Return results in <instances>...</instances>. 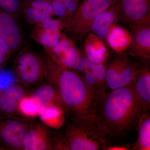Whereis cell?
<instances>
[{
	"mask_svg": "<svg viewBox=\"0 0 150 150\" xmlns=\"http://www.w3.org/2000/svg\"><path fill=\"white\" fill-rule=\"evenodd\" d=\"M145 112L133 84L105 92L100 96L96 109L97 117L111 139L124 137L136 129Z\"/></svg>",
	"mask_w": 150,
	"mask_h": 150,
	"instance_id": "6da1fadb",
	"label": "cell"
},
{
	"mask_svg": "<svg viewBox=\"0 0 150 150\" xmlns=\"http://www.w3.org/2000/svg\"><path fill=\"white\" fill-rule=\"evenodd\" d=\"M44 58L45 79L56 88L66 113L72 120L96 115L99 95L91 89L77 73L59 67L47 55Z\"/></svg>",
	"mask_w": 150,
	"mask_h": 150,
	"instance_id": "7a4b0ae2",
	"label": "cell"
},
{
	"mask_svg": "<svg viewBox=\"0 0 150 150\" xmlns=\"http://www.w3.org/2000/svg\"><path fill=\"white\" fill-rule=\"evenodd\" d=\"M64 134L70 150H105L109 145V137L96 115L72 120Z\"/></svg>",
	"mask_w": 150,
	"mask_h": 150,
	"instance_id": "3957f363",
	"label": "cell"
},
{
	"mask_svg": "<svg viewBox=\"0 0 150 150\" xmlns=\"http://www.w3.org/2000/svg\"><path fill=\"white\" fill-rule=\"evenodd\" d=\"M45 68L44 57L26 48L17 55L12 73L20 83L32 87L40 84L45 79Z\"/></svg>",
	"mask_w": 150,
	"mask_h": 150,
	"instance_id": "277c9868",
	"label": "cell"
},
{
	"mask_svg": "<svg viewBox=\"0 0 150 150\" xmlns=\"http://www.w3.org/2000/svg\"><path fill=\"white\" fill-rule=\"evenodd\" d=\"M117 0H82L71 18L66 24L67 32L76 39L87 34L97 17Z\"/></svg>",
	"mask_w": 150,
	"mask_h": 150,
	"instance_id": "5b68a950",
	"label": "cell"
},
{
	"mask_svg": "<svg viewBox=\"0 0 150 150\" xmlns=\"http://www.w3.org/2000/svg\"><path fill=\"white\" fill-rule=\"evenodd\" d=\"M30 122L9 118L0 119V146L5 150H24Z\"/></svg>",
	"mask_w": 150,
	"mask_h": 150,
	"instance_id": "8992f818",
	"label": "cell"
},
{
	"mask_svg": "<svg viewBox=\"0 0 150 150\" xmlns=\"http://www.w3.org/2000/svg\"><path fill=\"white\" fill-rule=\"evenodd\" d=\"M66 22L61 19L52 18L43 23L33 26L30 36L41 45L46 53L56 46L62 38V31L65 28Z\"/></svg>",
	"mask_w": 150,
	"mask_h": 150,
	"instance_id": "52a82bcc",
	"label": "cell"
},
{
	"mask_svg": "<svg viewBox=\"0 0 150 150\" xmlns=\"http://www.w3.org/2000/svg\"><path fill=\"white\" fill-rule=\"evenodd\" d=\"M16 19L0 8V37L10 48L12 53L20 49L24 35Z\"/></svg>",
	"mask_w": 150,
	"mask_h": 150,
	"instance_id": "ba28073f",
	"label": "cell"
},
{
	"mask_svg": "<svg viewBox=\"0 0 150 150\" xmlns=\"http://www.w3.org/2000/svg\"><path fill=\"white\" fill-rule=\"evenodd\" d=\"M122 18L130 27L150 24V0H121Z\"/></svg>",
	"mask_w": 150,
	"mask_h": 150,
	"instance_id": "9c48e42d",
	"label": "cell"
},
{
	"mask_svg": "<svg viewBox=\"0 0 150 150\" xmlns=\"http://www.w3.org/2000/svg\"><path fill=\"white\" fill-rule=\"evenodd\" d=\"M22 16L30 25L35 26L47 22L55 16L47 0H23Z\"/></svg>",
	"mask_w": 150,
	"mask_h": 150,
	"instance_id": "30bf717a",
	"label": "cell"
},
{
	"mask_svg": "<svg viewBox=\"0 0 150 150\" xmlns=\"http://www.w3.org/2000/svg\"><path fill=\"white\" fill-rule=\"evenodd\" d=\"M132 41L128 49L134 57L145 59L150 58V24L130 27Z\"/></svg>",
	"mask_w": 150,
	"mask_h": 150,
	"instance_id": "8fae6325",
	"label": "cell"
},
{
	"mask_svg": "<svg viewBox=\"0 0 150 150\" xmlns=\"http://www.w3.org/2000/svg\"><path fill=\"white\" fill-rule=\"evenodd\" d=\"M23 86L13 84L3 90L0 96V119L13 118L20 101L26 95Z\"/></svg>",
	"mask_w": 150,
	"mask_h": 150,
	"instance_id": "7c38bea8",
	"label": "cell"
},
{
	"mask_svg": "<svg viewBox=\"0 0 150 150\" xmlns=\"http://www.w3.org/2000/svg\"><path fill=\"white\" fill-rule=\"evenodd\" d=\"M51 133L43 123H30L24 150H52Z\"/></svg>",
	"mask_w": 150,
	"mask_h": 150,
	"instance_id": "4fadbf2b",
	"label": "cell"
},
{
	"mask_svg": "<svg viewBox=\"0 0 150 150\" xmlns=\"http://www.w3.org/2000/svg\"><path fill=\"white\" fill-rule=\"evenodd\" d=\"M86 57L92 64H104L108 53L103 40L92 33H88L84 43Z\"/></svg>",
	"mask_w": 150,
	"mask_h": 150,
	"instance_id": "5bb4252c",
	"label": "cell"
},
{
	"mask_svg": "<svg viewBox=\"0 0 150 150\" xmlns=\"http://www.w3.org/2000/svg\"><path fill=\"white\" fill-rule=\"evenodd\" d=\"M133 84L142 101L145 112H149L150 108L149 68L145 66L138 67Z\"/></svg>",
	"mask_w": 150,
	"mask_h": 150,
	"instance_id": "9a60e30c",
	"label": "cell"
},
{
	"mask_svg": "<svg viewBox=\"0 0 150 150\" xmlns=\"http://www.w3.org/2000/svg\"><path fill=\"white\" fill-rule=\"evenodd\" d=\"M121 19V0H117L108 8L97 17L91 25L88 33L95 34L102 26L109 25H117Z\"/></svg>",
	"mask_w": 150,
	"mask_h": 150,
	"instance_id": "2e32d148",
	"label": "cell"
},
{
	"mask_svg": "<svg viewBox=\"0 0 150 150\" xmlns=\"http://www.w3.org/2000/svg\"><path fill=\"white\" fill-rule=\"evenodd\" d=\"M105 40L112 50L121 54L129 49L132 37L130 32L123 26L117 24L110 30Z\"/></svg>",
	"mask_w": 150,
	"mask_h": 150,
	"instance_id": "e0dca14e",
	"label": "cell"
},
{
	"mask_svg": "<svg viewBox=\"0 0 150 150\" xmlns=\"http://www.w3.org/2000/svg\"><path fill=\"white\" fill-rule=\"evenodd\" d=\"M65 113L64 110L59 105L49 104L42 106L38 116L43 124L47 127L58 129L64 124Z\"/></svg>",
	"mask_w": 150,
	"mask_h": 150,
	"instance_id": "ac0fdd59",
	"label": "cell"
},
{
	"mask_svg": "<svg viewBox=\"0 0 150 150\" xmlns=\"http://www.w3.org/2000/svg\"><path fill=\"white\" fill-rule=\"evenodd\" d=\"M136 129L138 131L137 141L133 145V150H150V115L143 113Z\"/></svg>",
	"mask_w": 150,
	"mask_h": 150,
	"instance_id": "d6986e66",
	"label": "cell"
},
{
	"mask_svg": "<svg viewBox=\"0 0 150 150\" xmlns=\"http://www.w3.org/2000/svg\"><path fill=\"white\" fill-rule=\"evenodd\" d=\"M38 99L42 106L49 104H55L65 108L58 92L54 86L48 83L40 86L31 95Z\"/></svg>",
	"mask_w": 150,
	"mask_h": 150,
	"instance_id": "ffe728a7",
	"label": "cell"
},
{
	"mask_svg": "<svg viewBox=\"0 0 150 150\" xmlns=\"http://www.w3.org/2000/svg\"><path fill=\"white\" fill-rule=\"evenodd\" d=\"M118 58L119 73L123 87L131 85L134 82L137 65L126 56L120 55Z\"/></svg>",
	"mask_w": 150,
	"mask_h": 150,
	"instance_id": "44dd1931",
	"label": "cell"
},
{
	"mask_svg": "<svg viewBox=\"0 0 150 150\" xmlns=\"http://www.w3.org/2000/svg\"><path fill=\"white\" fill-rule=\"evenodd\" d=\"M42 105L35 97L25 95L19 103L18 112L25 117L33 118L38 115Z\"/></svg>",
	"mask_w": 150,
	"mask_h": 150,
	"instance_id": "7402d4cb",
	"label": "cell"
},
{
	"mask_svg": "<svg viewBox=\"0 0 150 150\" xmlns=\"http://www.w3.org/2000/svg\"><path fill=\"white\" fill-rule=\"evenodd\" d=\"M105 82L106 86L111 91L123 87L119 73L118 56L106 67Z\"/></svg>",
	"mask_w": 150,
	"mask_h": 150,
	"instance_id": "603a6c76",
	"label": "cell"
},
{
	"mask_svg": "<svg viewBox=\"0 0 150 150\" xmlns=\"http://www.w3.org/2000/svg\"><path fill=\"white\" fill-rule=\"evenodd\" d=\"M80 56L78 48L73 45L59 59L54 61L59 67L71 70L76 61Z\"/></svg>",
	"mask_w": 150,
	"mask_h": 150,
	"instance_id": "cb8c5ba5",
	"label": "cell"
},
{
	"mask_svg": "<svg viewBox=\"0 0 150 150\" xmlns=\"http://www.w3.org/2000/svg\"><path fill=\"white\" fill-rule=\"evenodd\" d=\"M72 40L63 34L62 38L54 48L46 52V55L53 61H55L63 56L65 52L73 45Z\"/></svg>",
	"mask_w": 150,
	"mask_h": 150,
	"instance_id": "d4e9b609",
	"label": "cell"
},
{
	"mask_svg": "<svg viewBox=\"0 0 150 150\" xmlns=\"http://www.w3.org/2000/svg\"><path fill=\"white\" fill-rule=\"evenodd\" d=\"M23 0H0V8L17 20L22 16Z\"/></svg>",
	"mask_w": 150,
	"mask_h": 150,
	"instance_id": "484cf974",
	"label": "cell"
},
{
	"mask_svg": "<svg viewBox=\"0 0 150 150\" xmlns=\"http://www.w3.org/2000/svg\"><path fill=\"white\" fill-rule=\"evenodd\" d=\"M82 72L83 73V77L82 78L86 85L91 89L98 94L100 96L104 93L105 92V88L98 81L90 69H88Z\"/></svg>",
	"mask_w": 150,
	"mask_h": 150,
	"instance_id": "4316f807",
	"label": "cell"
},
{
	"mask_svg": "<svg viewBox=\"0 0 150 150\" xmlns=\"http://www.w3.org/2000/svg\"><path fill=\"white\" fill-rule=\"evenodd\" d=\"M51 4L54 16L68 22L70 19L65 8L64 5L61 0H47Z\"/></svg>",
	"mask_w": 150,
	"mask_h": 150,
	"instance_id": "83f0119b",
	"label": "cell"
},
{
	"mask_svg": "<svg viewBox=\"0 0 150 150\" xmlns=\"http://www.w3.org/2000/svg\"><path fill=\"white\" fill-rule=\"evenodd\" d=\"M90 69L96 78L97 80L103 87L105 88L106 86L105 79H106V67L104 64H91Z\"/></svg>",
	"mask_w": 150,
	"mask_h": 150,
	"instance_id": "f1b7e54d",
	"label": "cell"
},
{
	"mask_svg": "<svg viewBox=\"0 0 150 150\" xmlns=\"http://www.w3.org/2000/svg\"><path fill=\"white\" fill-rule=\"evenodd\" d=\"M53 150H70L69 144L64 134H57L51 137Z\"/></svg>",
	"mask_w": 150,
	"mask_h": 150,
	"instance_id": "f546056e",
	"label": "cell"
},
{
	"mask_svg": "<svg viewBox=\"0 0 150 150\" xmlns=\"http://www.w3.org/2000/svg\"><path fill=\"white\" fill-rule=\"evenodd\" d=\"M91 63L85 56H81V55L76 61L71 70L78 71L83 72L89 69Z\"/></svg>",
	"mask_w": 150,
	"mask_h": 150,
	"instance_id": "4dcf8cb0",
	"label": "cell"
},
{
	"mask_svg": "<svg viewBox=\"0 0 150 150\" xmlns=\"http://www.w3.org/2000/svg\"><path fill=\"white\" fill-rule=\"evenodd\" d=\"M12 54L7 43L0 37V61L7 59L8 60Z\"/></svg>",
	"mask_w": 150,
	"mask_h": 150,
	"instance_id": "1f68e13d",
	"label": "cell"
},
{
	"mask_svg": "<svg viewBox=\"0 0 150 150\" xmlns=\"http://www.w3.org/2000/svg\"><path fill=\"white\" fill-rule=\"evenodd\" d=\"M130 150V148L127 146L123 145H112L108 146L105 148V150Z\"/></svg>",
	"mask_w": 150,
	"mask_h": 150,
	"instance_id": "d6a6232c",
	"label": "cell"
},
{
	"mask_svg": "<svg viewBox=\"0 0 150 150\" xmlns=\"http://www.w3.org/2000/svg\"><path fill=\"white\" fill-rule=\"evenodd\" d=\"M2 91L3 90L2 89L1 83V81H0V96H1V94Z\"/></svg>",
	"mask_w": 150,
	"mask_h": 150,
	"instance_id": "836d02e7",
	"label": "cell"
},
{
	"mask_svg": "<svg viewBox=\"0 0 150 150\" xmlns=\"http://www.w3.org/2000/svg\"><path fill=\"white\" fill-rule=\"evenodd\" d=\"M4 149L1 146H0V150H4Z\"/></svg>",
	"mask_w": 150,
	"mask_h": 150,
	"instance_id": "e575fe53",
	"label": "cell"
},
{
	"mask_svg": "<svg viewBox=\"0 0 150 150\" xmlns=\"http://www.w3.org/2000/svg\"></svg>",
	"mask_w": 150,
	"mask_h": 150,
	"instance_id": "d590c367",
	"label": "cell"
}]
</instances>
